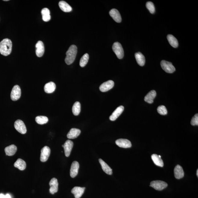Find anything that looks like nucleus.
I'll use <instances>...</instances> for the list:
<instances>
[{
  "instance_id": "obj_16",
  "label": "nucleus",
  "mask_w": 198,
  "mask_h": 198,
  "mask_svg": "<svg viewBox=\"0 0 198 198\" xmlns=\"http://www.w3.org/2000/svg\"><path fill=\"white\" fill-rule=\"evenodd\" d=\"M124 110V107L122 106H120L117 108L110 117V120L115 121L120 116Z\"/></svg>"
},
{
  "instance_id": "obj_2",
  "label": "nucleus",
  "mask_w": 198,
  "mask_h": 198,
  "mask_svg": "<svg viewBox=\"0 0 198 198\" xmlns=\"http://www.w3.org/2000/svg\"><path fill=\"white\" fill-rule=\"evenodd\" d=\"M78 51V48L76 46L72 45L69 48L67 51L66 57L65 58V62L67 65H70L73 63L76 58Z\"/></svg>"
},
{
  "instance_id": "obj_18",
  "label": "nucleus",
  "mask_w": 198,
  "mask_h": 198,
  "mask_svg": "<svg viewBox=\"0 0 198 198\" xmlns=\"http://www.w3.org/2000/svg\"><path fill=\"white\" fill-rule=\"evenodd\" d=\"M81 133V131L79 129L73 128L70 129V131L67 134V137L70 139H73L77 138Z\"/></svg>"
},
{
  "instance_id": "obj_31",
  "label": "nucleus",
  "mask_w": 198,
  "mask_h": 198,
  "mask_svg": "<svg viewBox=\"0 0 198 198\" xmlns=\"http://www.w3.org/2000/svg\"><path fill=\"white\" fill-rule=\"evenodd\" d=\"M36 122L39 125H42L46 124L48 122V117L42 116H40L36 117L35 118Z\"/></svg>"
},
{
  "instance_id": "obj_20",
  "label": "nucleus",
  "mask_w": 198,
  "mask_h": 198,
  "mask_svg": "<svg viewBox=\"0 0 198 198\" xmlns=\"http://www.w3.org/2000/svg\"><path fill=\"white\" fill-rule=\"evenodd\" d=\"M99 161L104 172L108 175H111L112 174V169L110 166L101 159H99Z\"/></svg>"
},
{
  "instance_id": "obj_19",
  "label": "nucleus",
  "mask_w": 198,
  "mask_h": 198,
  "mask_svg": "<svg viewBox=\"0 0 198 198\" xmlns=\"http://www.w3.org/2000/svg\"><path fill=\"white\" fill-rule=\"evenodd\" d=\"M174 172L176 179H180L184 177V172L183 169L180 165H177L176 166L174 169Z\"/></svg>"
},
{
  "instance_id": "obj_9",
  "label": "nucleus",
  "mask_w": 198,
  "mask_h": 198,
  "mask_svg": "<svg viewBox=\"0 0 198 198\" xmlns=\"http://www.w3.org/2000/svg\"><path fill=\"white\" fill-rule=\"evenodd\" d=\"M49 185L50 193L53 194L58 192V183L57 179L55 178H53L50 181Z\"/></svg>"
},
{
  "instance_id": "obj_3",
  "label": "nucleus",
  "mask_w": 198,
  "mask_h": 198,
  "mask_svg": "<svg viewBox=\"0 0 198 198\" xmlns=\"http://www.w3.org/2000/svg\"><path fill=\"white\" fill-rule=\"evenodd\" d=\"M112 49L117 58L120 59L123 58L124 55V50L120 43L116 42L114 43L112 46Z\"/></svg>"
},
{
  "instance_id": "obj_5",
  "label": "nucleus",
  "mask_w": 198,
  "mask_h": 198,
  "mask_svg": "<svg viewBox=\"0 0 198 198\" xmlns=\"http://www.w3.org/2000/svg\"><path fill=\"white\" fill-rule=\"evenodd\" d=\"M168 186L167 183L164 181H152L150 183V187L157 190L161 191L167 187Z\"/></svg>"
},
{
  "instance_id": "obj_7",
  "label": "nucleus",
  "mask_w": 198,
  "mask_h": 198,
  "mask_svg": "<svg viewBox=\"0 0 198 198\" xmlns=\"http://www.w3.org/2000/svg\"><path fill=\"white\" fill-rule=\"evenodd\" d=\"M14 126L16 130L21 134H24L26 132V128L24 122L21 120H17L14 122Z\"/></svg>"
},
{
  "instance_id": "obj_8",
  "label": "nucleus",
  "mask_w": 198,
  "mask_h": 198,
  "mask_svg": "<svg viewBox=\"0 0 198 198\" xmlns=\"http://www.w3.org/2000/svg\"><path fill=\"white\" fill-rule=\"evenodd\" d=\"M51 152V150L49 147L48 146H45L41 150V157L40 160L42 162H45L48 160Z\"/></svg>"
},
{
  "instance_id": "obj_25",
  "label": "nucleus",
  "mask_w": 198,
  "mask_h": 198,
  "mask_svg": "<svg viewBox=\"0 0 198 198\" xmlns=\"http://www.w3.org/2000/svg\"><path fill=\"white\" fill-rule=\"evenodd\" d=\"M17 150V147L14 145H11L8 146L5 149V152L6 155L12 156L16 153Z\"/></svg>"
},
{
  "instance_id": "obj_11",
  "label": "nucleus",
  "mask_w": 198,
  "mask_h": 198,
  "mask_svg": "<svg viewBox=\"0 0 198 198\" xmlns=\"http://www.w3.org/2000/svg\"><path fill=\"white\" fill-rule=\"evenodd\" d=\"M114 82L112 80H108L102 84L100 87V90L102 92L108 91L113 88Z\"/></svg>"
},
{
  "instance_id": "obj_35",
  "label": "nucleus",
  "mask_w": 198,
  "mask_h": 198,
  "mask_svg": "<svg viewBox=\"0 0 198 198\" xmlns=\"http://www.w3.org/2000/svg\"><path fill=\"white\" fill-rule=\"evenodd\" d=\"M191 124L192 125H198V114H196L193 117L191 121Z\"/></svg>"
},
{
  "instance_id": "obj_33",
  "label": "nucleus",
  "mask_w": 198,
  "mask_h": 198,
  "mask_svg": "<svg viewBox=\"0 0 198 198\" xmlns=\"http://www.w3.org/2000/svg\"><path fill=\"white\" fill-rule=\"evenodd\" d=\"M146 7L151 14L155 12V9L154 4L151 2H148L146 3Z\"/></svg>"
},
{
  "instance_id": "obj_29",
  "label": "nucleus",
  "mask_w": 198,
  "mask_h": 198,
  "mask_svg": "<svg viewBox=\"0 0 198 198\" xmlns=\"http://www.w3.org/2000/svg\"><path fill=\"white\" fill-rule=\"evenodd\" d=\"M167 38L169 44L173 48H177L178 46V42L177 39L172 35H168Z\"/></svg>"
},
{
  "instance_id": "obj_21",
  "label": "nucleus",
  "mask_w": 198,
  "mask_h": 198,
  "mask_svg": "<svg viewBox=\"0 0 198 198\" xmlns=\"http://www.w3.org/2000/svg\"><path fill=\"white\" fill-rule=\"evenodd\" d=\"M156 93L155 90H153L147 94L144 98V100L147 103L149 104H152L153 103L154 99L155 98Z\"/></svg>"
},
{
  "instance_id": "obj_40",
  "label": "nucleus",
  "mask_w": 198,
  "mask_h": 198,
  "mask_svg": "<svg viewBox=\"0 0 198 198\" xmlns=\"http://www.w3.org/2000/svg\"><path fill=\"white\" fill-rule=\"evenodd\" d=\"M159 157L161 158V156L160 155H158Z\"/></svg>"
},
{
  "instance_id": "obj_39",
  "label": "nucleus",
  "mask_w": 198,
  "mask_h": 198,
  "mask_svg": "<svg viewBox=\"0 0 198 198\" xmlns=\"http://www.w3.org/2000/svg\"><path fill=\"white\" fill-rule=\"evenodd\" d=\"M8 1V0H4V1Z\"/></svg>"
},
{
  "instance_id": "obj_30",
  "label": "nucleus",
  "mask_w": 198,
  "mask_h": 198,
  "mask_svg": "<svg viewBox=\"0 0 198 198\" xmlns=\"http://www.w3.org/2000/svg\"><path fill=\"white\" fill-rule=\"evenodd\" d=\"M81 111V105L79 102L77 101L75 102L72 108V111L75 116H78Z\"/></svg>"
},
{
  "instance_id": "obj_6",
  "label": "nucleus",
  "mask_w": 198,
  "mask_h": 198,
  "mask_svg": "<svg viewBox=\"0 0 198 198\" xmlns=\"http://www.w3.org/2000/svg\"><path fill=\"white\" fill-rule=\"evenodd\" d=\"M21 90L19 85H15L12 88L11 93V98L13 101H16L20 98Z\"/></svg>"
},
{
  "instance_id": "obj_38",
  "label": "nucleus",
  "mask_w": 198,
  "mask_h": 198,
  "mask_svg": "<svg viewBox=\"0 0 198 198\" xmlns=\"http://www.w3.org/2000/svg\"><path fill=\"white\" fill-rule=\"evenodd\" d=\"M196 174H197V177H198V169H197V173H196Z\"/></svg>"
},
{
  "instance_id": "obj_28",
  "label": "nucleus",
  "mask_w": 198,
  "mask_h": 198,
  "mask_svg": "<svg viewBox=\"0 0 198 198\" xmlns=\"http://www.w3.org/2000/svg\"><path fill=\"white\" fill-rule=\"evenodd\" d=\"M152 159L155 165L160 167H162L164 166L163 161L161 159V158L159 157V156L157 154H152Z\"/></svg>"
},
{
  "instance_id": "obj_13",
  "label": "nucleus",
  "mask_w": 198,
  "mask_h": 198,
  "mask_svg": "<svg viewBox=\"0 0 198 198\" xmlns=\"http://www.w3.org/2000/svg\"><path fill=\"white\" fill-rule=\"evenodd\" d=\"M36 53L37 56L41 57L45 53L44 45L42 42L39 41L36 45Z\"/></svg>"
},
{
  "instance_id": "obj_10",
  "label": "nucleus",
  "mask_w": 198,
  "mask_h": 198,
  "mask_svg": "<svg viewBox=\"0 0 198 198\" xmlns=\"http://www.w3.org/2000/svg\"><path fill=\"white\" fill-rule=\"evenodd\" d=\"M116 144L119 147L122 148H129L131 147L132 146L131 142L127 139H118L116 141Z\"/></svg>"
},
{
  "instance_id": "obj_26",
  "label": "nucleus",
  "mask_w": 198,
  "mask_h": 198,
  "mask_svg": "<svg viewBox=\"0 0 198 198\" xmlns=\"http://www.w3.org/2000/svg\"><path fill=\"white\" fill-rule=\"evenodd\" d=\"M15 167L17 168L20 170L23 171L26 169V163L22 159H18L14 164Z\"/></svg>"
},
{
  "instance_id": "obj_12",
  "label": "nucleus",
  "mask_w": 198,
  "mask_h": 198,
  "mask_svg": "<svg viewBox=\"0 0 198 198\" xmlns=\"http://www.w3.org/2000/svg\"><path fill=\"white\" fill-rule=\"evenodd\" d=\"M73 146V142L70 140H67L63 145V147L64 148L65 155L66 157H68L70 156Z\"/></svg>"
},
{
  "instance_id": "obj_15",
  "label": "nucleus",
  "mask_w": 198,
  "mask_h": 198,
  "mask_svg": "<svg viewBox=\"0 0 198 198\" xmlns=\"http://www.w3.org/2000/svg\"><path fill=\"white\" fill-rule=\"evenodd\" d=\"M110 16L116 22L120 23L122 21V17L120 13L116 9H112L110 11Z\"/></svg>"
},
{
  "instance_id": "obj_34",
  "label": "nucleus",
  "mask_w": 198,
  "mask_h": 198,
  "mask_svg": "<svg viewBox=\"0 0 198 198\" xmlns=\"http://www.w3.org/2000/svg\"><path fill=\"white\" fill-rule=\"evenodd\" d=\"M157 110L159 113L161 115H165L167 114V109L164 105H161L158 107Z\"/></svg>"
},
{
  "instance_id": "obj_36",
  "label": "nucleus",
  "mask_w": 198,
  "mask_h": 198,
  "mask_svg": "<svg viewBox=\"0 0 198 198\" xmlns=\"http://www.w3.org/2000/svg\"><path fill=\"white\" fill-rule=\"evenodd\" d=\"M0 198H5V195L2 193L0 194Z\"/></svg>"
},
{
  "instance_id": "obj_37",
  "label": "nucleus",
  "mask_w": 198,
  "mask_h": 198,
  "mask_svg": "<svg viewBox=\"0 0 198 198\" xmlns=\"http://www.w3.org/2000/svg\"><path fill=\"white\" fill-rule=\"evenodd\" d=\"M5 198H11V195L9 194H6L5 195Z\"/></svg>"
},
{
  "instance_id": "obj_14",
  "label": "nucleus",
  "mask_w": 198,
  "mask_h": 198,
  "mask_svg": "<svg viewBox=\"0 0 198 198\" xmlns=\"http://www.w3.org/2000/svg\"><path fill=\"white\" fill-rule=\"evenodd\" d=\"M79 164L77 161H74L72 163L70 169V175L72 178L76 177L78 175Z\"/></svg>"
},
{
  "instance_id": "obj_22",
  "label": "nucleus",
  "mask_w": 198,
  "mask_h": 198,
  "mask_svg": "<svg viewBox=\"0 0 198 198\" xmlns=\"http://www.w3.org/2000/svg\"><path fill=\"white\" fill-rule=\"evenodd\" d=\"M56 85L53 82H50L46 84L44 86L45 91L47 93H51L54 91Z\"/></svg>"
},
{
  "instance_id": "obj_4",
  "label": "nucleus",
  "mask_w": 198,
  "mask_h": 198,
  "mask_svg": "<svg viewBox=\"0 0 198 198\" xmlns=\"http://www.w3.org/2000/svg\"><path fill=\"white\" fill-rule=\"evenodd\" d=\"M161 66L166 73H171L175 71V67L170 62L162 60L161 62Z\"/></svg>"
},
{
  "instance_id": "obj_24",
  "label": "nucleus",
  "mask_w": 198,
  "mask_h": 198,
  "mask_svg": "<svg viewBox=\"0 0 198 198\" xmlns=\"http://www.w3.org/2000/svg\"><path fill=\"white\" fill-rule=\"evenodd\" d=\"M60 9L65 12H69L72 11V8L69 5L64 1H61L59 3Z\"/></svg>"
},
{
  "instance_id": "obj_17",
  "label": "nucleus",
  "mask_w": 198,
  "mask_h": 198,
  "mask_svg": "<svg viewBox=\"0 0 198 198\" xmlns=\"http://www.w3.org/2000/svg\"><path fill=\"white\" fill-rule=\"evenodd\" d=\"M85 189V187H76L72 189L71 192L74 195L75 198H80L84 193Z\"/></svg>"
},
{
  "instance_id": "obj_1",
  "label": "nucleus",
  "mask_w": 198,
  "mask_h": 198,
  "mask_svg": "<svg viewBox=\"0 0 198 198\" xmlns=\"http://www.w3.org/2000/svg\"><path fill=\"white\" fill-rule=\"evenodd\" d=\"M12 43L11 40L6 38L0 42V53L4 56H8L11 53Z\"/></svg>"
},
{
  "instance_id": "obj_23",
  "label": "nucleus",
  "mask_w": 198,
  "mask_h": 198,
  "mask_svg": "<svg viewBox=\"0 0 198 198\" xmlns=\"http://www.w3.org/2000/svg\"><path fill=\"white\" fill-rule=\"evenodd\" d=\"M135 56L138 64L140 66H144L145 63V59L143 54L140 52L137 53L135 54Z\"/></svg>"
},
{
  "instance_id": "obj_32",
  "label": "nucleus",
  "mask_w": 198,
  "mask_h": 198,
  "mask_svg": "<svg viewBox=\"0 0 198 198\" xmlns=\"http://www.w3.org/2000/svg\"><path fill=\"white\" fill-rule=\"evenodd\" d=\"M89 56L88 54H85L82 57L80 61V65L82 67H85L88 63Z\"/></svg>"
},
{
  "instance_id": "obj_27",
  "label": "nucleus",
  "mask_w": 198,
  "mask_h": 198,
  "mask_svg": "<svg viewBox=\"0 0 198 198\" xmlns=\"http://www.w3.org/2000/svg\"><path fill=\"white\" fill-rule=\"evenodd\" d=\"M41 14L42 16V19L45 22H48L51 19L50 11L48 8H45L42 10Z\"/></svg>"
}]
</instances>
